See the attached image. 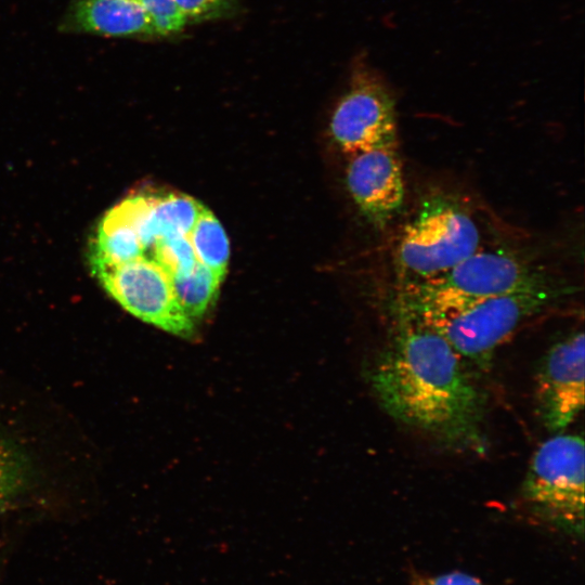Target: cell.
<instances>
[{
	"label": "cell",
	"instance_id": "1",
	"mask_svg": "<svg viewBox=\"0 0 585 585\" xmlns=\"http://www.w3.org/2000/svg\"><path fill=\"white\" fill-rule=\"evenodd\" d=\"M391 333L368 373L394 420L463 451L484 447L485 398L446 340L395 304Z\"/></svg>",
	"mask_w": 585,
	"mask_h": 585
},
{
	"label": "cell",
	"instance_id": "2",
	"mask_svg": "<svg viewBox=\"0 0 585 585\" xmlns=\"http://www.w3.org/2000/svg\"><path fill=\"white\" fill-rule=\"evenodd\" d=\"M574 290L555 280L444 311H406L441 335L467 367L486 370L498 347L517 329L552 310Z\"/></svg>",
	"mask_w": 585,
	"mask_h": 585
},
{
	"label": "cell",
	"instance_id": "3",
	"mask_svg": "<svg viewBox=\"0 0 585 585\" xmlns=\"http://www.w3.org/2000/svg\"><path fill=\"white\" fill-rule=\"evenodd\" d=\"M529 257L482 247L450 271L401 287L396 304L414 314L444 311L555 281Z\"/></svg>",
	"mask_w": 585,
	"mask_h": 585
},
{
	"label": "cell",
	"instance_id": "4",
	"mask_svg": "<svg viewBox=\"0 0 585 585\" xmlns=\"http://www.w3.org/2000/svg\"><path fill=\"white\" fill-rule=\"evenodd\" d=\"M471 214L444 197L427 202L402 232L395 250L401 286L437 277L481 248Z\"/></svg>",
	"mask_w": 585,
	"mask_h": 585
},
{
	"label": "cell",
	"instance_id": "5",
	"mask_svg": "<svg viewBox=\"0 0 585 585\" xmlns=\"http://www.w3.org/2000/svg\"><path fill=\"white\" fill-rule=\"evenodd\" d=\"M584 463L583 437L556 433L535 451L522 485L535 511L576 534L584 526Z\"/></svg>",
	"mask_w": 585,
	"mask_h": 585
},
{
	"label": "cell",
	"instance_id": "6",
	"mask_svg": "<svg viewBox=\"0 0 585 585\" xmlns=\"http://www.w3.org/2000/svg\"><path fill=\"white\" fill-rule=\"evenodd\" d=\"M91 271L104 289L135 317L182 338L194 335V322L178 303L169 275L151 259L141 256Z\"/></svg>",
	"mask_w": 585,
	"mask_h": 585
},
{
	"label": "cell",
	"instance_id": "7",
	"mask_svg": "<svg viewBox=\"0 0 585 585\" xmlns=\"http://www.w3.org/2000/svg\"><path fill=\"white\" fill-rule=\"evenodd\" d=\"M329 129L335 143L349 157L396 145L393 94L368 68H356L348 90L333 112Z\"/></svg>",
	"mask_w": 585,
	"mask_h": 585
},
{
	"label": "cell",
	"instance_id": "8",
	"mask_svg": "<svg viewBox=\"0 0 585 585\" xmlns=\"http://www.w3.org/2000/svg\"><path fill=\"white\" fill-rule=\"evenodd\" d=\"M584 339L583 330L572 332L548 349L538 366L536 413L552 433L562 432L584 407Z\"/></svg>",
	"mask_w": 585,
	"mask_h": 585
},
{
	"label": "cell",
	"instance_id": "9",
	"mask_svg": "<svg viewBox=\"0 0 585 585\" xmlns=\"http://www.w3.org/2000/svg\"><path fill=\"white\" fill-rule=\"evenodd\" d=\"M346 182L363 216L377 227L386 226L400 211L405 197L404 176L396 145L350 156Z\"/></svg>",
	"mask_w": 585,
	"mask_h": 585
},
{
	"label": "cell",
	"instance_id": "10",
	"mask_svg": "<svg viewBox=\"0 0 585 585\" xmlns=\"http://www.w3.org/2000/svg\"><path fill=\"white\" fill-rule=\"evenodd\" d=\"M74 26L80 30L107 36H156L154 25L136 0H77Z\"/></svg>",
	"mask_w": 585,
	"mask_h": 585
},
{
	"label": "cell",
	"instance_id": "11",
	"mask_svg": "<svg viewBox=\"0 0 585 585\" xmlns=\"http://www.w3.org/2000/svg\"><path fill=\"white\" fill-rule=\"evenodd\" d=\"M151 219L154 236H188L204 207L194 198L183 194L151 193Z\"/></svg>",
	"mask_w": 585,
	"mask_h": 585
},
{
	"label": "cell",
	"instance_id": "12",
	"mask_svg": "<svg viewBox=\"0 0 585 585\" xmlns=\"http://www.w3.org/2000/svg\"><path fill=\"white\" fill-rule=\"evenodd\" d=\"M188 238L197 262L223 280L229 262L230 244L223 226L211 211L204 208Z\"/></svg>",
	"mask_w": 585,
	"mask_h": 585
},
{
	"label": "cell",
	"instance_id": "13",
	"mask_svg": "<svg viewBox=\"0 0 585 585\" xmlns=\"http://www.w3.org/2000/svg\"><path fill=\"white\" fill-rule=\"evenodd\" d=\"M136 243L138 249L132 259L141 256L151 259L162 269L170 278L187 276L192 273L197 263L188 236L158 235L146 246H141L138 239Z\"/></svg>",
	"mask_w": 585,
	"mask_h": 585
},
{
	"label": "cell",
	"instance_id": "14",
	"mask_svg": "<svg viewBox=\"0 0 585 585\" xmlns=\"http://www.w3.org/2000/svg\"><path fill=\"white\" fill-rule=\"evenodd\" d=\"M170 280L178 303L193 322L211 307L222 282V278L198 262L187 276Z\"/></svg>",
	"mask_w": 585,
	"mask_h": 585
},
{
	"label": "cell",
	"instance_id": "15",
	"mask_svg": "<svg viewBox=\"0 0 585 585\" xmlns=\"http://www.w3.org/2000/svg\"><path fill=\"white\" fill-rule=\"evenodd\" d=\"M24 480V465L21 456L0 440V508L20 491Z\"/></svg>",
	"mask_w": 585,
	"mask_h": 585
},
{
	"label": "cell",
	"instance_id": "16",
	"mask_svg": "<svg viewBox=\"0 0 585 585\" xmlns=\"http://www.w3.org/2000/svg\"><path fill=\"white\" fill-rule=\"evenodd\" d=\"M172 2L186 23L226 17L237 9V0H172Z\"/></svg>",
	"mask_w": 585,
	"mask_h": 585
},
{
	"label": "cell",
	"instance_id": "17",
	"mask_svg": "<svg viewBox=\"0 0 585 585\" xmlns=\"http://www.w3.org/2000/svg\"><path fill=\"white\" fill-rule=\"evenodd\" d=\"M150 16L156 36H170L180 32L186 21L172 0H136Z\"/></svg>",
	"mask_w": 585,
	"mask_h": 585
},
{
	"label": "cell",
	"instance_id": "18",
	"mask_svg": "<svg viewBox=\"0 0 585 585\" xmlns=\"http://www.w3.org/2000/svg\"><path fill=\"white\" fill-rule=\"evenodd\" d=\"M417 585H484L477 577L455 571L451 573H444L435 576L421 577L418 580Z\"/></svg>",
	"mask_w": 585,
	"mask_h": 585
}]
</instances>
